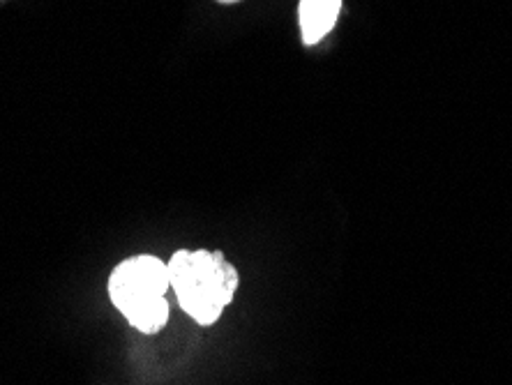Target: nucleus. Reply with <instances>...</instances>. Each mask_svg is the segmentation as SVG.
<instances>
[{
  "mask_svg": "<svg viewBox=\"0 0 512 385\" xmlns=\"http://www.w3.org/2000/svg\"><path fill=\"white\" fill-rule=\"evenodd\" d=\"M220 5H233V3H240V0H217Z\"/></svg>",
  "mask_w": 512,
  "mask_h": 385,
  "instance_id": "obj_4",
  "label": "nucleus"
},
{
  "mask_svg": "<svg viewBox=\"0 0 512 385\" xmlns=\"http://www.w3.org/2000/svg\"><path fill=\"white\" fill-rule=\"evenodd\" d=\"M167 289H171L169 268L157 256L148 254L118 263L109 277V298L125 319L164 298Z\"/></svg>",
  "mask_w": 512,
  "mask_h": 385,
  "instance_id": "obj_2",
  "label": "nucleus"
},
{
  "mask_svg": "<svg viewBox=\"0 0 512 385\" xmlns=\"http://www.w3.org/2000/svg\"><path fill=\"white\" fill-rule=\"evenodd\" d=\"M342 0H300L298 21L305 47H314L333 30L340 17Z\"/></svg>",
  "mask_w": 512,
  "mask_h": 385,
  "instance_id": "obj_3",
  "label": "nucleus"
},
{
  "mask_svg": "<svg viewBox=\"0 0 512 385\" xmlns=\"http://www.w3.org/2000/svg\"><path fill=\"white\" fill-rule=\"evenodd\" d=\"M169 284L183 312L201 326H213L236 296L240 275L222 252L180 249L167 263Z\"/></svg>",
  "mask_w": 512,
  "mask_h": 385,
  "instance_id": "obj_1",
  "label": "nucleus"
}]
</instances>
